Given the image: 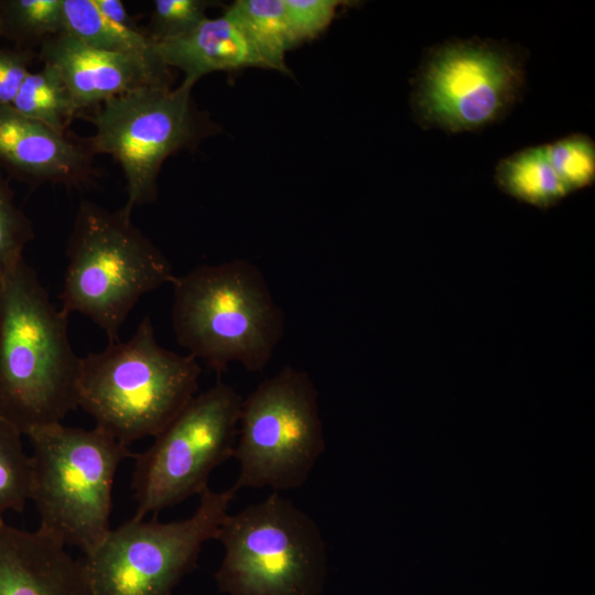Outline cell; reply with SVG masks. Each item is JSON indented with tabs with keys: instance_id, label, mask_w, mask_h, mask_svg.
Segmentation results:
<instances>
[{
	"instance_id": "277c9868",
	"label": "cell",
	"mask_w": 595,
	"mask_h": 595,
	"mask_svg": "<svg viewBox=\"0 0 595 595\" xmlns=\"http://www.w3.org/2000/svg\"><path fill=\"white\" fill-rule=\"evenodd\" d=\"M61 310L88 317L109 343L144 294L175 279L164 253L132 223L125 207L83 201L67 242Z\"/></svg>"
},
{
	"instance_id": "484cf974",
	"label": "cell",
	"mask_w": 595,
	"mask_h": 595,
	"mask_svg": "<svg viewBox=\"0 0 595 595\" xmlns=\"http://www.w3.org/2000/svg\"><path fill=\"white\" fill-rule=\"evenodd\" d=\"M34 55L28 50L0 48V106H11Z\"/></svg>"
},
{
	"instance_id": "83f0119b",
	"label": "cell",
	"mask_w": 595,
	"mask_h": 595,
	"mask_svg": "<svg viewBox=\"0 0 595 595\" xmlns=\"http://www.w3.org/2000/svg\"><path fill=\"white\" fill-rule=\"evenodd\" d=\"M1 313H2V270L0 268V324H1Z\"/></svg>"
},
{
	"instance_id": "ba28073f",
	"label": "cell",
	"mask_w": 595,
	"mask_h": 595,
	"mask_svg": "<svg viewBox=\"0 0 595 595\" xmlns=\"http://www.w3.org/2000/svg\"><path fill=\"white\" fill-rule=\"evenodd\" d=\"M206 488L195 512L160 522L125 521L106 533L82 560L96 595H173L197 563L205 542L216 539L236 495Z\"/></svg>"
},
{
	"instance_id": "7402d4cb",
	"label": "cell",
	"mask_w": 595,
	"mask_h": 595,
	"mask_svg": "<svg viewBox=\"0 0 595 595\" xmlns=\"http://www.w3.org/2000/svg\"><path fill=\"white\" fill-rule=\"evenodd\" d=\"M543 149L553 171L569 193L589 186L595 180V143L586 134L574 133Z\"/></svg>"
},
{
	"instance_id": "603a6c76",
	"label": "cell",
	"mask_w": 595,
	"mask_h": 595,
	"mask_svg": "<svg viewBox=\"0 0 595 595\" xmlns=\"http://www.w3.org/2000/svg\"><path fill=\"white\" fill-rule=\"evenodd\" d=\"M212 6L207 0H155L147 34L154 42L182 36L207 18Z\"/></svg>"
},
{
	"instance_id": "3957f363",
	"label": "cell",
	"mask_w": 595,
	"mask_h": 595,
	"mask_svg": "<svg viewBox=\"0 0 595 595\" xmlns=\"http://www.w3.org/2000/svg\"><path fill=\"white\" fill-rule=\"evenodd\" d=\"M201 372L193 356L159 344L145 316L128 340L80 357L78 407L129 446L169 425L196 394Z\"/></svg>"
},
{
	"instance_id": "44dd1931",
	"label": "cell",
	"mask_w": 595,
	"mask_h": 595,
	"mask_svg": "<svg viewBox=\"0 0 595 595\" xmlns=\"http://www.w3.org/2000/svg\"><path fill=\"white\" fill-rule=\"evenodd\" d=\"M22 435L0 418V521L9 510L22 512L31 498L33 463Z\"/></svg>"
},
{
	"instance_id": "7c38bea8",
	"label": "cell",
	"mask_w": 595,
	"mask_h": 595,
	"mask_svg": "<svg viewBox=\"0 0 595 595\" xmlns=\"http://www.w3.org/2000/svg\"><path fill=\"white\" fill-rule=\"evenodd\" d=\"M40 57L58 69L78 112L141 87L170 85L164 64L97 50L67 32L44 41Z\"/></svg>"
},
{
	"instance_id": "8fae6325",
	"label": "cell",
	"mask_w": 595,
	"mask_h": 595,
	"mask_svg": "<svg viewBox=\"0 0 595 595\" xmlns=\"http://www.w3.org/2000/svg\"><path fill=\"white\" fill-rule=\"evenodd\" d=\"M191 91L183 84L173 89L141 87L108 99L91 118L95 133L85 142L94 155L108 154L120 164L128 210L154 202L164 161L206 134L207 122L195 109Z\"/></svg>"
},
{
	"instance_id": "4fadbf2b",
	"label": "cell",
	"mask_w": 595,
	"mask_h": 595,
	"mask_svg": "<svg viewBox=\"0 0 595 595\" xmlns=\"http://www.w3.org/2000/svg\"><path fill=\"white\" fill-rule=\"evenodd\" d=\"M93 158L86 142L0 106V169L30 184L78 186L93 176Z\"/></svg>"
},
{
	"instance_id": "d4e9b609",
	"label": "cell",
	"mask_w": 595,
	"mask_h": 595,
	"mask_svg": "<svg viewBox=\"0 0 595 595\" xmlns=\"http://www.w3.org/2000/svg\"><path fill=\"white\" fill-rule=\"evenodd\" d=\"M344 3L339 0H283L295 46L321 34Z\"/></svg>"
},
{
	"instance_id": "e0dca14e",
	"label": "cell",
	"mask_w": 595,
	"mask_h": 595,
	"mask_svg": "<svg viewBox=\"0 0 595 595\" xmlns=\"http://www.w3.org/2000/svg\"><path fill=\"white\" fill-rule=\"evenodd\" d=\"M63 15L65 32L90 47L162 63L147 33L110 21L93 0H63Z\"/></svg>"
},
{
	"instance_id": "2e32d148",
	"label": "cell",
	"mask_w": 595,
	"mask_h": 595,
	"mask_svg": "<svg viewBox=\"0 0 595 595\" xmlns=\"http://www.w3.org/2000/svg\"><path fill=\"white\" fill-rule=\"evenodd\" d=\"M224 14L241 31L264 68L290 74L285 56L295 44L283 0H237Z\"/></svg>"
},
{
	"instance_id": "6da1fadb",
	"label": "cell",
	"mask_w": 595,
	"mask_h": 595,
	"mask_svg": "<svg viewBox=\"0 0 595 595\" xmlns=\"http://www.w3.org/2000/svg\"><path fill=\"white\" fill-rule=\"evenodd\" d=\"M67 325L24 258L2 269L0 418L24 435L78 408L80 357Z\"/></svg>"
},
{
	"instance_id": "9c48e42d",
	"label": "cell",
	"mask_w": 595,
	"mask_h": 595,
	"mask_svg": "<svg viewBox=\"0 0 595 595\" xmlns=\"http://www.w3.org/2000/svg\"><path fill=\"white\" fill-rule=\"evenodd\" d=\"M241 402L234 387L218 381L196 393L154 442L136 454L133 518L156 515L208 488L213 470L234 455Z\"/></svg>"
},
{
	"instance_id": "7a4b0ae2",
	"label": "cell",
	"mask_w": 595,
	"mask_h": 595,
	"mask_svg": "<svg viewBox=\"0 0 595 595\" xmlns=\"http://www.w3.org/2000/svg\"><path fill=\"white\" fill-rule=\"evenodd\" d=\"M173 288L177 344L216 372L232 363L262 371L285 329V315L262 271L245 259L201 264Z\"/></svg>"
},
{
	"instance_id": "8992f818",
	"label": "cell",
	"mask_w": 595,
	"mask_h": 595,
	"mask_svg": "<svg viewBox=\"0 0 595 595\" xmlns=\"http://www.w3.org/2000/svg\"><path fill=\"white\" fill-rule=\"evenodd\" d=\"M224 558L215 581L226 595H322L326 543L317 523L273 491L228 513L216 537Z\"/></svg>"
},
{
	"instance_id": "d6986e66",
	"label": "cell",
	"mask_w": 595,
	"mask_h": 595,
	"mask_svg": "<svg viewBox=\"0 0 595 595\" xmlns=\"http://www.w3.org/2000/svg\"><path fill=\"white\" fill-rule=\"evenodd\" d=\"M11 106L61 134H67L68 125L78 113L61 73L48 64L26 75Z\"/></svg>"
},
{
	"instance_id": "4316f807",
	"label": "cell",
	"mask_w": 595,
	"mask_h": 595,
	"mask_svg": "<svg viewBox=\"0 0 595 595\" xmlns=\"http://www.w3.org/2000/svg\"><path fill=\"white\" fill-rule=\"evenodd\" d=\"M93 2L96 6V8L110 21L133 31H141L138 28V24L136 23V21L126 10L122 1L120 0H93Z\"/></svg>"
},
{
	"instance_id": "cb8c5ba5",
	"label": "cell",
	"mask_w": 595,
	"mask_h": 595,
	"mask_svg": "<svg viewBox=\"0 0 595 595\" xmlns=\"http://www.w3.org/2000/svg\"><path fill=\"white\" fill-rule=\"evenodd\" d=\"M30 219L17 206L12 191L0 169V268L1 270L23 258L25 245L33 239Z\"/></svg>"
},
{
	"instance_id": "5bb4252c",
	"label": "cell",
	"mask_w": 595,
	"mask_h": 595,
	"mask_svg": "<svg viewBox=\"0 0 595 595\" xmlns=\"http://www.w3.org/2000/svg\"><path fill=\"white\" fill-rule=\"evenodd\" d=\"M41 529L0 521V595H96L82 560Z\"/></svg>"
},
{
	"instance_id": "5b68a950",
	"label": "cell",
	"mask_w": 595,
	"mask_h": 595,
	"mask_svg": "<svg viewBox=\"0 0 595 595\" xmlns=\"http://www.w3.org/2000/svg\"><path fill=\"white\" fill-rule=\"evenodd\" d=\"M33 446L31 500L39 529L90 552L110 530L112 486L129 447L98 428L56 423L26 434Z\"/></svg>"
},
{
	"instance_id": "52a82bcc",
	"label": "cell",
	"mask_w": 595,
	"mask_h": 595,
	"mask_svg": "<svg viewBox=\"0 0 595 595\" xmlns=\"http://www.w3.org/2000/svg\"><path fill=\"white\" fill-rule=\"evenodd\" d=\"M325 447L316 386L306 371L284 366L242 399L232 488H300Z\"/></svg>"
},
{
	"instance_id": "ac0fdd59",
	"label": "cell",
	"mask_w": 595,
	"mask_h": 595,
	"mask_svg": "<svg viewBox=\"0 0 595 595\" xmlns=\"http://www.w3.org/2000/svg\"><path fill=\"white\" fill-rule=\"evenodd\" d=\"M495 180L501 191L538 207L554 205L569 194L549 163L543 144L502 159L495 169Z\"/></svg>"
},
{
	"instance_id": "9a60e30c",
	"label": "cell",
	"mask_w": 595,
	"mask_h": 595,
	"mask_svg": "<svg viewBox=\"0 0 595 595\" xmlns=\"http://www.w3.org/2000/svg\"><path fill=\"white\" fill-rule=\"evenodd\" d=\"M154 43L161 62L166 67L181 69L182 84L191 88L213 72L264 68L245 35L225 14L207 17L184 35Z\"/></svg>"
},
{
	"instance_id": "ffe728a7",
	"label": "cell",
	"mask_w": 595,
	"mask_h": 595,
	"mask_svg": "<svg viewBox=\"0 0 595 595\" xmlns=\"http://www.w3.org/2000/svg\"><path fill=\"white\" fill-rule=\"evenodd\" d=\"M65 32L63 0H0V35L40 44Z\"/></svg>"
},
{
	"instance_id": "30bf717a",
	"label": "cell",
	"mask_w": 595,
	"mask_h": 595,
	"mask_svg": "<svg viewBox=\"0 0 595 595\" xmlns=\"http://www.w3.org/2000/svg\"><path fill=\"white\" fill-rule=\"evenodd\" d=\"M524 85L520 55L494 41L457 40L428 53L411 95L424 128L476 131L505 117Z\"/></svg>"
}]
</instances>
